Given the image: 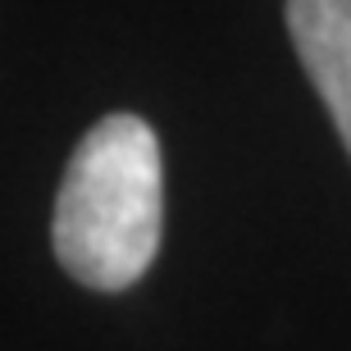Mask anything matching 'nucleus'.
<instances>
[{"instance_id":"obj_2","label":"nucleus","mask_w":351,"mask_h":351,"mask_svg":"<svg viewBox=\"0 0 351 351\" xmlns=\"http://www.w3.org/2000/svg\"><path fill=\"white\" fill-rule=\"evenodd\" d=\"M287 32L351 151V0H287Z\"/></svg>"},{"instance_id":"obj_1","label":"nucleus","mask_w":351,"mask_h":351,"mask_svg":"<svg viewBox=\"0 0 351 351\" xmlns=\"http://www.w3.org/2000/svg\"><path fill=\"white\" fill-rule=\"evenodd\" d=\"M165 228L160 137L137 114H105L73 151L55 196V256L82 287L123 292L151 269Z\"/></svg>"}]
</instances>
